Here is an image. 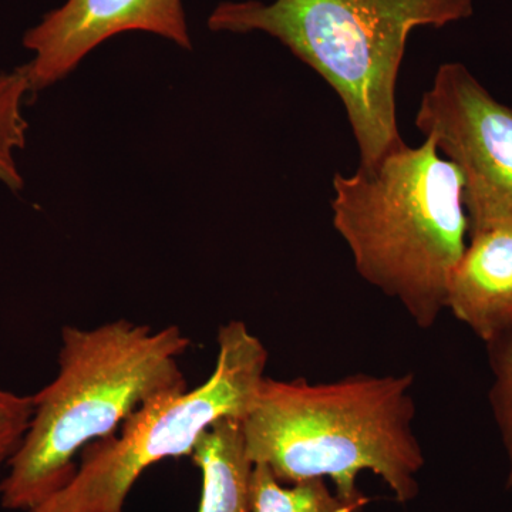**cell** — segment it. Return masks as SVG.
<instances>
[{"mask_svg":"<svg viewBox=\"0 0 512 512\" xmlns=\"http://www.w3.org/2000/svg\"><path fill=\"white\" fill-rule=\"evenodd\" d=\"M28 94L29 79L22 66L0 73V183L13 192L22 191L25 185L15 158L28 140L29 123L23 116Z\"/></svg>","mask_w":512,"mask_h":512,"instance_id":"cell-11","label":"cell"},{"mask_svg":"<svg viewBox=\"0 0 512 512\" xmlns=\"http://www.w3.org/2000/svg\"><path fill=\"white\" fill-rule=\"evenodd\" d=\"M33 407V396H22L0 386V467L9 463L22 443Z\"/></svg>","mask_w":512,"mask_h":512,"instance_id":"cell-13","label":"cell"},{"mask_svg":"<svg viewBox=\"0 0 512 512\" xmlns=\"http://www.w3.org/2000/svg\"><path fill=\"white\" fill-rule=\"evenodd\" d=\"M333 227L356 271L403 306L421 329L446 309L451 272L466 251L463 177L433 138L394 147L353 175L335 174Z\"/></svg>","mask_w":512,"mask_h":512,"instance_id":"cell-3","label":"cell"},{"mask_svg":"<svg viewBox=\"0 0 512 512\" xmlns=\"http://www.w3.org/2000/svg\"><path fill=\"white\" fill-rule=\"evenodd\" d=\"M493 383L490 404L507 454V488L512 491V328L487 343Z\"/></svg>","mask_w":512,"mask_h":512,"instance_id":"cell-12","label":"cell"},{"mask_svg":"<svg viewBox=\"0 0 512 512\" xmlns=\"http://www.w3.org/2000/svg\"><path fill=\"white\" fill-rule=\"evenodd\" d=\"M151 33L191 50L183 0H66L23 36L32 60L23 64L30 93L53 86L111 37Z\"/></svg>","mask_w":512,"mask_h":512,"instance_id":"cell-7","label":"cell"},{"mask_svg":"<svg viewBox=\"0 0 512 512\" xmlns=\"http://www.w3.org/2000/svg\"><path fill=\"white\" fill-rule=\"evenodd\" d=\"M413 389V373H355L328 383L266 376L242 420L248 457L284 484L325 478L362 508L357 478L369 471L397 503H412L426 466Z\"/></svg>","mask_w":512,"mask_h":512,"instance_id":"cell-1","label":"cell"},{"mask_svg":"<svg viewBox=\"0 0 512 512\" xmlns=\"http://www.w3.org/2000/svg\"><path fill=\"white\" fill-rule=\"evenodd\" d=\"M201 473L197 512H252V463L242 420L225 417L212 424L190 456Z\"/></svg>","mask_w":512,"mask_h":512,"instance_id":"cell-9","label":"cell"},{"mask_svg":"<svg viewBox=\"0 0 512 512\" xmlns=\"http://www.w3.org/2000/svg\"><path fill=\"white\" fill-rule=\"evenodd\" d=\"M474 0H225L208 16L215 33L261 32L325 80L345 106L360 164L404 143L396 87L414 29L468 19Z\"/></svg>","mask_w":512,"mask_h":512,"instance_id":"cell-4","label":"cell"},{"mask_svg":"<svg viewBox=\"0 0 512 512\" xmlns=\"http://www.w3.org/2000/svg\"><path fill=\"white\" fill-rule=\"evenodd\" d=\"M180 326L153 329L127 319L92 329L64 326L59 372L33 396V416L8 473L0 505L29 512L72 480L76 457L114 436L144 404L188 390Z\"/></svg>","mask_w":512,"mask_h":512,"instance_id":"cell-2","label":"cell"},{"mask_svg":"<svg viewBox=\"0 0 512 512\" xmlns=\"http://www.w3.org/2000/svg\"><path fill=\"white\" fill-rule=\"evenodd\" d=\"M416 127L463 177L468 237L512 228V107L464 64L444 63L421 97Z\"/></svg>","mask_w":512,"mask_h":512,"instance_id":"cell-6","label":"cell"},{"mask_svg":"<svg viewBox=\"0 0 512 512\" xmlns=\"http://www.w3.org/2000/svg\"><path fill=\"white\" fill-rule=\"evenodd\" d=\"M217 345L207 382L144 404L114 436L84 448L72 480L29 512H126L144 471L168 458L190 457L218 420H244L264 383L268 350L238 319L218 329Z\"/></svg>","mask_w":512,"mask_h":512,"instance_id":"cell-5","label":"cell"},{"mask_svg":"<svg viewBox=\"0 0 512 512\" xmlns=\"http://www.w3.org/2000/svg\"><path fill=\"white\" fill-rule=\"evenodd\" d=\"M446 309L485 345L512 328V228L471 235L451 272Z\"/></svg>","mask_w":512,"mask_h":512,"instance_id":"cell-8","label":"cell"},{"mask_svg":"<svg viewBox=\"0 0 512 512\" xmlns=\"http://www.w3.org/2000/svg\"><path fill=\"white\" fill-rule=\"evenodd\" d=\"M252 512H359L343 500L325 478L284 484L264 464H254L251 476Z\"/></svg>","mask_w":512,"mask_h":512,"instance_id":"cell-10","label":"cell"}]
</instances>
